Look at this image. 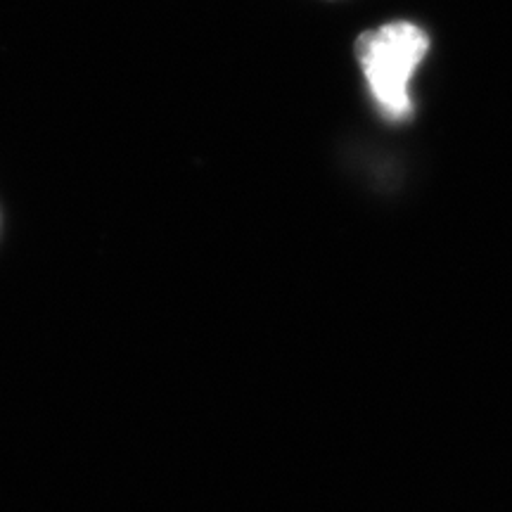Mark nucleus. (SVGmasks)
<instances>
[{
  "mask_svg": "<svg viewBox=\"0 0 512 512\" xmlns=\"http://www.w3.org/2000/svg\"><path fill=\"white\" fill-rule=\"evenodd\" d=\"M427 50L430 36L413 22H389L358 36L356 60L370 95L387 119L406 121L413 117L411 79Z\"/></svg>",
  "mask_w": 512,
  "mask_h": 512,
  "instance_id": "nucleus-1",
  "label": "nucleus"
}]
</instances>
